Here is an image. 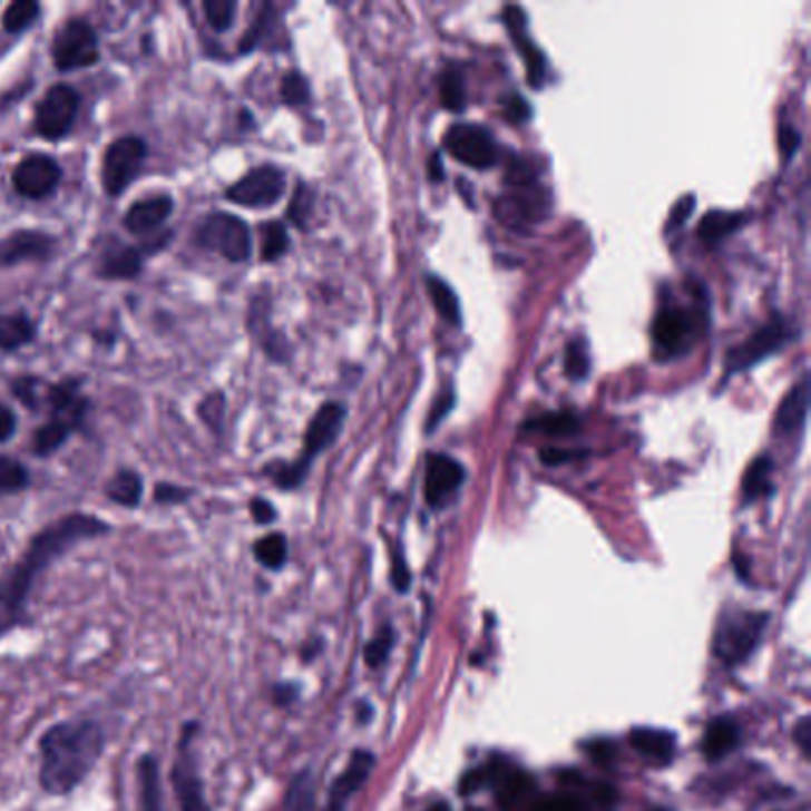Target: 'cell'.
<instances>
[{"label": "cell", "mask_w": 811, "mask_h": 811, "mask_svg": "<svg viewBox=\"0 0 811 811\" xmlns=\"http://www.w3.org/2000/svg\"><path fill=\"white\" fill-rule=\"evenodd\" d=\"M110 531L113 528L108 521L86 512L65 515L41 528L29 540L22 557L0 574V638L27 624L33 586H37L39 576L50 569L52 561L65 557L79 543L102 538Z\"/></svg>", "instance_id": "6da1fadb"}, {"label": "cell", "mask_w": 811, "mask_h": 811, "mask_svg": "<svg viewBox=\"0 0 811 811\" xmlns=\"http://www.w3.org/2000/svg\"><path fill=\"white\" fill-rule=\"evenodd\" d=\"M102 726L94 719H65L39 737V785L46 795L65 798L91 775L102 760Z\"/></svg>", "instance_id": "7a4b0ae2"}, {"label": "cell", "mask_w": 811, "mask_h": 811, "mask_svg": "<svg viewBox=\"0 0 811 811\" xmlns=\"http://www.w3.org/2000/svg\"><path fill=\"white\" fill-rule=\"evenodd\" d=\"M201 735V721L190 719L182 726L176 740V754L169 766V783L179 811H215L207 800L205 781L198 764L196 740Z\"/></svg>", "instance_id": "3957f363"}, {"label": "cell", "mask_w": 811, "mask_h": 811, "mask_svg": "<svg viewBox=\"0 0 811 811\" xmlns=\"http://www.w3.org/2000/svg\"><path fill=\"white\" fill-rule=\"evenodd\" d=\"M769 614L764 612H745L731 609L724 612L719 619L714 633V652L726 666L743 664L752 652L760 647Z\"/></svg>", "instance_id": "277c9868"}, {"label": "cell", "mask_w": 811, "mask_h": 811, "mask_svg": "<svg viewBox=\"0 0 811 811\" xmlns=\"http://www.w3.org/2000/svg\"><path fill=\"white\" fill-rule=\"evenodd\" d=\"M196 243L205 251H213L224 260L241 264L251 260L253 238L251 228L241 217L228 213L207 215L196 228Z\"/></svg>", "instance_id": "5b68a950"}, {"label": "cell", "mask_w": 811, "mask_h": 811, "mask_svg": "<svg viewBox=\"0 0 811 811\" xmlns=\"http://www.w3.org/2000/svg\"><path fill=\"white\" fill-rule=\"evenodd\" d=\"M148 146L144 138L138 136H121L105 148L102 165H100V182L102 190L110 198H119L131 182L138 176L140 167L146 163Z\"/></svg>", "instance_id": "8992f818"}, {"label": "cell", "mask_w": 811, "mask_h": 811, "mask_svg": "<svg viewBox=\"0 0 811 811\" xmlns=\"http://www.w3.org/2000/svg\"><path fill=\"white\" fill-rule=\"evenodd\" d=\"M100 60V43L96 29L79 17L67 20L52 39V65L60 72L94 67Z\"/></svg>", "instance_id": "52a82bcc"}, {"label": "cell", "mask_w": 811, "mask_h": 811, "mask_svg": "<svg viewBox=\"0 0 811 811\" xmlns=\"http://www.w3.org/2000/svg\"><path fill=\"white\" fill-rule=\"evenodd\" d=\"M81 96L75 86L56 84L50 86L46 96L37 105V115H33V129L46 140H60L72 131L77 115H79Z\"/></svg>", "instance_id": "ba28073f"}, {"label": "cell", "mask_w": 811, "mask_h": 811, "mask_svg": "<svg viewBox=\"0 0 811 811\" xmlns=\"http://www.w3.org/2000/svg\"><path fill=\"white\" fill-rule=\"evenodd\" d=\"M443 146L455 160H460L462 165H469L473 169H490L500 160V148L496 136L481 125H467V121L452 125L446 131Z\"/></svg>", "instance_id": "9c48e42d"}, {"label": "cell", "mask_w": 811, "mask_h": 811, "mask_svg": "<svg viewBox=\"0 0 811 811\" xmlns=\"http://www.w3.org/2000/svg\"><path fill=\"white\" fill-rule=\"evenodd\" d=\"M697 320L693 312L683 307H664L652 322V345L659 360L685 355L695 343Z\"/></svg>", "instance_id": "30bf717a"}, {"label": "cell", "mask_w": 811, "mask_h": 811, "mask_svg": "<svg viewBox=\"0 0 811 811\" xmlns=\"http://www.w3.org/2000/svg\"><path fill=\"white\" fill-rule=\"evenodd\" d=\"M286 193V174L274 165L251 169L236 184L226 188L224 198L243 207H272Z\"/></svg>", "instance_id": "8fae6325"}, {"label": "cell", "mask_w": 811, "mask_h": 811, "mask_svg": "<svg viewBox=\"0 0 811 811\" xmlns=\"http://www.w3.org/2000/svg\"><path fill=\"white\" fill-rule=\"evenodd\" d=\"M792 336H795V333H792L783 316H773L766 326L754 331L745 343H740L729 352L726 355L729 374L745 372V369H752L754 364L764 362L766 358L773 355V352H779Z\"/></svg>", "instance_id": "7c38bea8"}, {"label": "cell", "mask_w": 811, "mask_h": 811, "mask_svg": "<svg viewBox=\"0 0 811 811\" xmlns=\"http://www.w3.org/2000/svg\"><path fill=\"white\" fill-rule=\"evenodd\" d=\"M60 179H62L60 165L52 160V157L41 155V153H33V155L25 157V160L12 172L14 190L29 201L48 198L50 193L58 188Z\"/></svg>", "instance_id": "4fadbf2b"}, {"label": "cell", "mask_w": 811, "mask_h": 811, "mask_svg": "<svg viewBox=\"0 0 811 811\" xmlns=\"http://www.w3.org/2000/svg\"><path fill=\"white\" fill-rule=\"evenodd\" d=\"M343 421H345L343 404H339V402L322 404V408L316 410V414L310 421V427L305 431L303 455H300L295 462L310 471V465H312L314 457L336 443V438H339V433L343 429Z\"/></svg>", "instance_id": "5bb4252c"}, {"label": "cell", "mask_w": 811, "mask_h": 811, "mask_svg": "<svg viewBox=\"0 0 811 811\" xmlns=\"http://www.w3.org/2000/svg\"><path fill=\"white\" fill-rule=\"evenodd\" d=\"M467 479L465 467L448 455H429L427 460V479H424V498L429 507L440 509L462 488Z\"/></svg>", "instance_id": "9a60e30c"}, {"label": "cell", "mask_w": 811, "mask_h": 811, "mask_svg": "<svg viewBox=\"0 0 811 811\" xmlns=\"http://www.w3.org/2000/svg\"><path fill=\"white\" fill-rule=\"evenodd\" d=\"M56 253V238L43 232L20 228L0 241V267H12L20 262H46Z\"/></svg>", "instance_id": "2e32d148"}, {"label": "cell", "mask_w": 811, "mask_h": 811, "mask_svg": "<svg viewBox=\"0 0 811 811\" xmlns=\"http://www.w3.org/2000/svg\"><path fill=\"white\" fill-rule=\"evenodd\" d=\"M41 400L50 412V421H58L69 431H77L84 424L88 400L81 395L77 381L46 385V395Z\"/></svg>", "instance_id": "e0dca14e"}, {"label": "cell", "mask_w": 811, "mask_h": 811, "mask_svg": "<svg viewBox=\"0 0 811 811\" xmlns=\"http://www.w3.org/2000/svg\"><path fill=\"white\" fill-rule=\"evenodd\" d=\"M502 20H505V27L509 29V33H512L515 46L521 52L528 84H531L534 88H543L548 65H545V56L540 52V48L531 41V37H528V22H526L524 10L517 6H509L502 10Z\"/></svg>", "instance_id": "ac0fdd59"}, {"label": "cell", "mask_w": 811, "mask_h": 811, "mask_svg": "<svg viewBox=\"0 0 811 811\" xmlns=\"http://www.w3.org/2000/svg\"><path fill=\"white\" fill-rule=\"evenodd\" d=\"M374 762H377L374 754L369 750L352 752L348 766L343 769L339 779L333 781V785L329 790L324 811H345L352 795H355V792L367 783L369 773H372V769H374Z\"/></svg>", "instance_id": "d6986e66"}, {"label": "cell", "mask_w": 811, "mask_h": 811, "mask_svg": "<svg viewBox=\"0 0 811 811\" xmlns=\"http://www.w3.org/2000/svg\"><path fill=\"white\" fill-rule=\"evenodd\" d=\"M144 248L127 245L121 241H113L108 248L100 251L96 274L105 281H129L136 279L144 270Z\"/></svg>", "instance_id": "ffe728a7"}, {"label": "cell", "mask_w": 811, "mask_h": 811, "mask_svg": "<svg viewBox=\"0 0 811 811\" xmlns=\"http://www.w3.org/2000/svg\"><path fill=\"white\" fill-rule=\"evenodd\" d=\"M136 795L138 811H167L160 756L153 752L140 754L136 762Z\"/></svg>", "instance_id": "44dd1931"}, {"label": "cell", "mask_w": 811, "mask_h": 811, "mask_svg": "<svg viewBox=\"0 0 811 811\" xmlns=\"http://www.w3.org/2000/svg\"><path fill=\"white\" fill-rule=\"evenodd\" d=\"M496 213L505 224L512 226L534 224L545 215V193L536 188V184L517 188L515 193H509V196L498 201Z\"/></svg>", "instance_id": "7402d4cb"}, {"label": "cell", "mask_w": 811, "mask_h": 811, "mask_svg": "<svg viewBox=\"0 0 811 811\" xmlns=\"http://www.w3.org/2000/svg\"><path fill=\"white\" fill-rule=\"evenodd\" d=\"M174 213V201L169 196H150L136 201L125 215V226L131 234H153Z\"/></svg>", "instance_id": "603a6c76"}, {"label": "cell", "mask_w": 811, "mask_h": 811, "mask_svg": "<svg viewBox=\"0 0 811 811\" xmlns=\"http://www.w3.org/2000/svg\"><path fill=\"white\" fill-rule=\"evenodd\" d=\"M628 743L638 754H643L645 760L655 764H668L676 756V735L664 729H647V726L633 729L628 735Z\"/></svg>", "instance_id": "cb8c5ba5"}, {"label": "cell", "mask_w": 811, "mask_h": 811, "mask_svg": "<svg viewBox=\"0 0 811 811\" xmlns=\"http://www.w3.org/2000/svg\"><path fill=\"white\" fill-rule=\"evenodd\" d=\"M737 743H740V729L735 721L731 716L714 719L702 737L704 760L707 762L724 760L726 754H731L737 748Z\"/></svg>", "instance_id": "d4e9b609"}, {"label": "cell", "mask_w": 811, "mask_h": 811, "mask_svg": "<svg viewBox=\"0 0 811 811\" xmlns=\"http://www.w3.org/2000/svg\"><path fill=\"white\" fill-rule=\"evenodd\" d=\"M807 412H809V377H802V381L792 388L779 404V412H775V431L779 433L800 431L804 427Z\"/></svg>", "instance_id": "484cf974"}, {"label": "cell", "mask_w": 811, "mask_h": 811, "mask_svg": "<svg viewBox=\"0 0 811 811\" xmlns=\"http://www.w3.org/2000/svg\"><path fill=\"white\" fill-rule=\"evenodd\" d=\"M144 476L131 469H119L113 479L105 486V496H108L110 502L134 509L144 500Z\"/></svg>", "instance_id": "4316f807"}, {"label": "cell", "mask_w": 811, "mask_h": 811, "mask_svg": "<svg viewBox=\"0 0 811 811\" xmlns=\"http://www.w3.org/2000/svg\"><path fill=\"white\" fill-rule=\"evenodd\" d=\"M37 339V324L29 320L27 312L0 314V350L12 352L29 345Z\"/></svg>", "instance_id": "83f0119b"}, {"label": "cell", "mask_w": 811, "mask_h": 811, "mask_svg": "<svg viewBox=\"0 0 811 811\" xmlns=\"http://www.w3.org/2000/svg\"><path fill=\"white\" fill-rule=\"evenodd\" d=\"M748 222L745 213H726V209H712V213L700 219L697 234L704 243H719L726 236L735 234L740 226Z\"/></svg>", "instance_id": "f1b7e54d"}, {"label": "cell", "mask_w": 811, "mask_h": 811, "mask_svg": "<svg viewBox=\"0 0 811 811\" xmlns=\"http://www.w3.org/2000/svg\"><path fill=\"white\" fill-rule=\"evenodd\" d=\"M771 471H773V462L769 455H760L748 467L745 479H743V500L745 502H756V500L771 496L773 492Z\"/></svg>", "instance_id": "f546056e"}, {"label": "cell", "mask_w": 811, "mask_h": 811, "mask_svg": "<svg viewBox=\"0 0 811 811\" xmlns=\"http://www.w3.org/2000/svg\"><path fill=\"white\" fill-rule=\"evenodd\" d=\"M253 557L260 561V567L270 571H281L289 561V540L284 534H267L255 540Z\"/></svg>", "instance_id": "4dcf8cb0"}, {"label": "cell", "mask_w": 811, "mask_h": 811, "mask_svg": "<svg viewBox=\"0 0 811 811\" xmlns=\"http://www.w3.org/2000/svg\"><path fill=\"white\" fill-rule=\"evenodd\" d=\"M316 804V783L314 773L310 769H303L295 773L284 798V811H314Z\"/></svg>", "instance_id": "1f68e13d"}, {"label": "cell", "mask_w": 811, "mask_h": 811, "mask_svg": "<svg viewBox=\"0 0 811 811\" xmlns=\"http://www.w3.org/2000/svg\"><path fill=\"white\" fill-rule=\"evenodd\" d=\"M427 286H429V295L433 300V305L438 310V314L452 326L462 324V310H460V297L450 289V284H446L440 276H427Z\"/></svg>", "instance_id": "d6a6232c"}, {"label": "cell", "mask_w": 811, "mask_h": 811, "mask_svg": "<svg viewBox=\"0 0 811 811\" xmlns=\"http://www.w3.org/2000/svg\"><path fill=\"white\" fill-rule=\"evenodd\" d=\"M291 248L289 228L281 222H264L260 226V255L264 262H276Z\"/></svg>", "instance_id": "836d02e7"}, {"label": "cell", "mask_w": 811, "mask_h": 811, "mask_svg": "<svg viewBox=\"0 0 811 811\" xmlns=\"http://www.w3.org/2000/svg\"><path fill=\"white\" fill-rule=\"evenodd\" d=\"M526 431H538L545 436H574L580 431V419L574 412H548L528 421Z\"/></svg>", "instance_id": "e575fe53"}, {"label": "cell", "mask_w": 811, "mask_h": 811, "mask_svg": "<svg viewBox=\"0 0 811 811\" xmlns=\"http://www.w3.org/2000/svg\"><path fill=\"white\" fill-rule=\"evenodd\" d=\"M440 102L450 113H465L467 108V86L460 67H448L443 79H440Z\"/></svg>", "instance_id": "d590c367"}, {"label": "cell", "mask_w": 811, "mask_h": 811, "mask_svg": "<svg viewBox=\"0 0 811 811\" xmlns=\"http://www.w3.org/2000/svg\"><path fill=\"white\" fill-rule=\"evenodd\" d=\"M41 6L33 0H14L3 12V29L8 33H22L39 20Z\"/></svg>", "instance_id": "8d00e7d4"}, {"label": "cell", "mask_w": 811, "mask_h": 811, "mask_svg": "<svg viewBox=\"0 0 811 811\" xmlns=\"http://www.w3.org/2000/svg\"><path fill=\"white\" fill-rule=\"evenodd\" d=\"M29 488V471L22 462L14 457L0 455V496H10V492H20Z\"/></svg>", "instance_id": "74e56055"}, {"label": "cell", "mask_w": 811, "mask_h": 811, "mask_svg": "<svg viewBox=\"0 0 811 811\" xmlns=\"http://www.w3.org/2000/svg\"><path fill=\"white\" fill-rule=\"evenodd\" d=\"M69 433L72 431L58 424V421H48V424H43L41 429H37V433H33L31 448L39 457H50L52 452H58L67 443Z\"/></svg>", "instance_id": "f35d334b"}, {"label": "cell", "mask_w": 811, "mask_h": 811, "mask_svg": "<svg viewBox=\"0 0 811 811\" xmlns=\"http://www.w3.org/2000/svg\"><path fill=\"white\" fill-rule=\"evenodd\" d=\"M236 10H238L236 0H205L203 3L205 20L217 33L232 29V25L236 20Z\"/></svg>", "instance_id": "ab89813d"}, {"label": "cell", "mask_w": 811, "mask_h": 811, "mask_svg": "<svg viewBox=\"0 0 811 811\" xmlns=\"http://www.w3.org/2000/svg\"><path fill=\"white\" fill-rule=\"evenodd\" d=\"M393 645H395V631H393V626L385 624V626L379 628L377 636L367 643V647H364V662L369 666H374V668L383 666L385 659H388V655H391Z\"/></svg>", "instance_id": "60d3db41"}, {"label": "cell", "mask_w": 811, "mask_h": 811, "mask_svg": "<svg viewBox=\"0 0 811 811\" xmlns=\"http://www.w3.org/2000/svg\"><path fill=\"white\" fill-rule=\"evenodd\" d=\"M564 367H567V377L571 381H584L590 374V355L586 341H571L567 352H564Z\"/></svg>", "instance_id": "b9f144b4"}, {"label": "cell", "mask_w": 811, "mask_h": 811, "mask_svg": "<svg viewBox=\"0 0 811 811\" xmlns=\"http://www.w3.org/2000/svg\"><path fill=\"white\" fill-rule=\"evenodd\" d=\"M310 81L300 75V72H289L284 79H281V100L291 108H303V105L310 102Z\"/></svg>", "instance_id": "7bdbcfd3"}, {"label": "cell", "mask_w": 811, "mask_h": 811, "mask_svg": "<svg viewBox=\"0 0 811 811\" xmlns=\"http://www.w3.org/2000/svg\"><path fill=\"white\" fill-rule=\"evenodd\" d=\"M312 190L305 186V184H297L295 193H293V201L289 205V219L293 224H297L300 228H307V219H310V213H312Z\"/></svg>", "instance_id": "ee69618b"}, {"label": "cell", "mask_w": 811, "mask_h": 811, "mask_svg": "<svg viewBox=\"0 0 811 811\" xmlns=\"http://www.w3.org/2000/svg\"><path fill=\"white\" fill-rule=\"evenodd\" d=\"M41 388L43 383L33 377H22L12 381V393L17 395V400H22V404H27L29 410H39L41 408Z\"/></svg>", "instance_id": "f6af8a7d"}, {"label": "cell", "mask_w": 811, "mask_h": 811, "mask_svg": "<svg viewBox=\"0 0 811 811\" xmlns=\"http://www.w3.org/2000/svg\"><path fill=\"white\" fill-rule=\"evenodd\" d=\"M270 20H272V8H270V6H264V8H262V12L255 17L253 27L243 33L241 46H238V50H241V52H251V50H255V48L262 43L264 33H267Z\"/></svg>", "instance_id": "bcb514c9"}, {"label": "cell", "mask_w": 811, "mask_h": 811, "mask_svg": "<svg viewBox=\"0 0 811 811\" xmlns=\"http://www.w3.org/2000/svg\"><path fill=\"white\" fill-rule=\"evenodd\" d=\"M534 811H586L584 802L567 792H555V795H545L536 802Z\"/></svg>", "instance_id": "7dc6e473"}, {"label": "cell", "mask_w": 811, "mask_h": 811, "mask_svg": "<svg viewBox=\"0 0 811 811\" xmlns=\"http://www.w3.org/2000/svg\"><path fill=\"white\" fill-rule=\"evenodd\" d=\"M190 498H193L190 488H182V486H174V483H157L155 486V496H153V500L157 505H184Z\"/></svg>", "instance_id": "c3c4849f"}, {"label": "cell", "mask_w": 811, "mask_h": 811, "mask_svg": "<svg viewBox=\"0 0 811 811\" xmlns=\"http://www.w3.org/2000/svg\"><path fill=\"white\" fill-rule=\"evenodd\" d=\"M391 584L398 593H408L410 586H412V571L408 567V561H404V555L400 548H395L393 553V571H391Z\"/></svg>", "instance_id": "681fc988"}, {"label": "cell", "mask_w": 811, "mask_h": 811, "mask_svg": "<svg viewBox=\"0 0 811 811\" xmlns=\"http://www.w3.org/2000/svg\"><path fill=\"white\" fill-rule=\"evenodd\" d=\"M452 408H455V391H452V385H448L446 391L440 393V395H438V400H436V408L431 410L429 421H427V431H433V429L440 424V421L446 419V414H448Z\"/></svg>", "instance_id": "f907efd6"}, {"label": "cell", "mask_w": 811, "mask_h": 811, "mask_svg": "<svg viewBox=\"0 0 811 811\" xmlns=\"http://www.w3.org/2000/svg\"><path fill=\"white\" fill-rule=\"evenodd\" d=\"M802 146V136L795 127L790 125H783L781 131H779V148L783 153V160H790V157H795V153L800 150Z\"/></svg>", "instance_id": "816d5d0a"}, {"label": "cell", "mask_w": 811, "mask_h": 811, "mask_svg": "<svg viewBox=\"0 0 811 811\" xmlns=\"http://www.w3.org/2000/svg\"><path fill=\"white\" fill-rule=\"evenodd\" d=\"M695 203H697V198H695V196H693V193H691V196H685V198H681V201H678V203L674 205V209H672V215H668V222H666V228H668V232H674V228H676V226L685 224V219L693 215V209H695Z\"/></svg>", "instance_id": "f5cc1de1"}, {"label": "cell", "mask_w": 811, "mask_h": 811, "mask_svg": "<svg viewBox=\"0 0 811 811\" xmlns=\"http://www.w3.org/2000/svg\"><path fill=\"white\" fill-rule=\"evenodd\" d=\"M488 785V771H486V764L481 769H471L462 775L460 781V795H473V792H479L481 788Z\"/></svg>", "instance_id": "db71d44e"}, {"label": "cell", "mask_w": 811, "mask_h": 811, "mask_svg": "<svg viewBox=\"0 0 811 811\" xmlns=\"http://www.w3.org/2000/svg\"><path fill=\"white\" fill-rule=\"evenodd\" d=\"M505 117L509 121H515V125H521V121H528L531 119V105H528L521 96H509L507 100V108H505Z\"/></svg>", "instance_id": "11a10c76"}, {"label": "cell", "mask_w": 811, "mask_h": 811, "mask_svg": "<svg viewBox=\"0 0 811 811\" xmlns=\"http://www.w3.org/2000/svg\"><path fill=\"white\" fill-rule=\"evenodd\" d=\"M251 515H253L255 524L270 526V524L276 521V507L270 500H264V498H253L251 500Z\"/></svg>", "instance_id": "9f6ffc18"}, {"label": "cell", "mask_w": 811, "mask_h": 811, "mask_svg": "<svg viewBox=\"0 0 811 811\" xmlns=\"http://www.w3.org/2000/svg\"><path fill=\"white\" fill-rule=\"evenodd\" d=\"M586 455V450H561V448H548V450H540V460L545 465L550 467H557V465H564V462H571L576 460V457Z\"/></svg>", "instance_id": "6f0895ef"}, {"label": "cell", "mask_w": 811, "mask_h": 811, "mask_svg": "<svg viewBox=\"0 0 811 811\" xmlns=\"http://www.w3.org/2000/svg\"><path fill=\"white\" fill-rule=\"evenodd\" d=\"M297 685L295 683H276L272 687V700L279 707H291V704L297 700Z\"/></svg>", "instance_id": "680465c9"}, {"label": "cell", "mask_w": 811, "mask_h": 811, "mask_svg": "<svg viewBox=\"0 0 811 811\" xmlns=\"http://www.w3.org/2000/svg\"><path fill=\"white\" fill-rule=\"evenodd\" d=\"M17 431V419L14 412L8 408V404H0V443H6Z\"/></svg>", "instance_id": "91938a15"}, {"label": "cell", "mask_w": 811, "mask_h": 811, "mask_svg": "<svg viewBox=\"0 0 811 811\" xmlns=\"http://www.w3.org/2000/svg\"><path fill=\"white\" fill-rule=\"evenodd\" d=\"M795 740H798L802 754L809 756L811 754V719L809 716L800 719V724L795 726Z\"/></svg>", "instance_id": "94428289"}, {"label": "cell", "mask_w": 811, "mask_h": 811, "mask_svg": "<svg viewBox=\"0 0 811 811\" xmlns=\"http://www.w3.org/2000/svg\"><path fill=\"white\" fill-rule=\"evenodd\" d=\"M586 750L595 762H609V756L614 754V745L609 743V740H595V743L586 745Z\"/></svg>", "instance_id": "6125c7cd"}, {"label": "cell", "mask_w": 811, "mask_h": 811, "mask_svg": "<svg viewBox=\"0 0 811 811\" xmlns=\"http://www.w3.org/2000/svg\"><path fill=\"white\" fill-rule=\"evenodd\" d=\"M429 179L431 182H443L446 179V172H443V157H440V153H433L431 160H429Z\"/></svg>", "instance_id": "be15d7a7"}, {"label": "cell", "mask_w": 811, "mask_h": 811, "mask_svg": "<svg viewBox=\"0 0 811 811\" xmlns=\"http://www.w3.org/2000/svg\"><path fill=\"white\" fill-rule=\"evenodd\" d=\"M372 716H374V707H372V704H369V702H358V721H360V724L362 726L369 724V721H372Z\"/></svg>", "instance_id": "e7e4bbea"}, {"label": "cell", "mask_w": 811, "mask_h": 811, "mask_svg": "<svg viewBox=\"0 0 811 811\" xmlns=\"http://www.w3.org/2000/svg\"><path fill=\"white\" fill-rule=\"evenodd\" d=\"M320 647H322V643H320V641H314L312 645H307V647L303 649V659H305V662H310V659L316 655V652H320Z\"/></svg>", "instance_id": "03108f58"}, {"label": "cell", "mask_w": 811, "mask_h": 811, "mask_svg": "<svg viewBox=\"0 0 811 811\" xmlns=\"http://www.w3.org/2000/svg\"><path fill=\"white\" fill-rule=\"evenodd\" d=\"M427 811H450V807H448L446 802H440V800H438V802H433Z\"/></svg>", "instance_id": "003e7915"}]
</instances>
